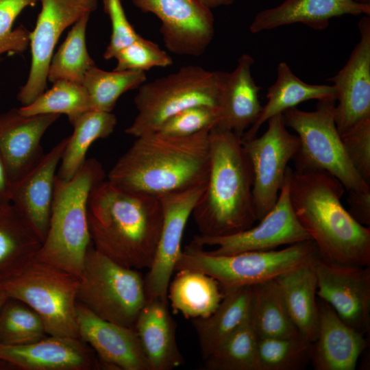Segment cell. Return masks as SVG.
Segmentation results:
<instances>
[{"label":"cell","instance_id":"cell-11","mask_svg":"<svg viewBox=\"0 0 370 370\" xmlns=\"http://www.w3.org/2000/svg\"><path fill=\"white\" fill-rule=\"evenodd\" d=\"M267 122L263 134L242 140L252 170L256 221H260L275 205L284 182L288 163L299 147L298 136L288 131L282 114L273 116Z\"/></svg>","mask_w":370,"mask_h":370},{"label":"cell","instance_id":"cell-48","mask_svg":"<svg viewBox=\"0 0 370 370\" xmlns=\"http://www.w3.org/2000/svg\"><path fill=\"white\" fill-rule=\"evenodd\" d=\"M355 1L361 3H370V0H355Z\"/></svg>","mask_w":370,"mask_h":370},{"label":"cell","instance_id":"cell-10","mask_svg":"<svg viewBox=\"0 0 370 370\" xmlns=\"http://www.w3.org/2000/svg\"><path fill=\"white\" fill-rule=\"evenodd\" d=\"M78 284L76 275L35 258L19 274L0 284V290L36 311L47 335L79 338Z\"/></svg>","mask_w":370,"mask_h":370},{"label":"cell","instance_id":"cell-27","mask_svg":"<svg viewBox=\"0 0 370 370\" xmlns=\"http://www.w3.org/2000/svg\"><path fill=\"white\" fill-rule=\"evenodd\" d=\"M222 291L223 298L210 316L192 319L203 358L250 317L251 286Z\"/></svg>","mask_w":370,"mask_h":370},{"label":"cell","instance_id":"cell-45","mask_svg":"<svg viewBox=\"0 0 370 370\" xmlns=\"http://www.w3.org/2000/svg\"><path fill=\"white\" fill-rule=\"evenodd\" d=\"M11 186L12 184L0 158V207L11 204Z\"/></svg>","mask_w":370,"mask_h":370},{"label":"cell","instance_id":"cell-38","mask_svg":"<svg viewBox=\"0 0 370 370\" xmlns=\"http://www.w3.org/2000/svg\"><path fill=\"white\" fill-rule=\"evenodd\" d=\"M47 336L40 315L25 303L8 297L0 310V344L20 345Z\"/></svg>","mask_w":370,"mask_h":370},{"label":"cell","instance_id":"cell-40","mask_svg":"<svg viewBox=\"0 0 370 370\" xmlns=\"http://www.w3.org/2000/svg\"><path fill=\"white\" fill-rule=\"evenodd\" d=\"M114 71H146L153 67H166L173 64L171 57L155 42L139 36L120 50L114 58Z\"/></svg>","mask_w":370,"mask_h":370},{"label":"cell","instance_id":"cell-34","mask_svg":"<svg viewBox=\"0 0 370 370\" xmlns=\"http://www.w3.org/2000/svg\"><path fill=\"white\" fill-rule=\"evenodd\" d=\"M143 71H106L96 65L86 73L82 85L88 95L91 110L112 112L119 98L146 82Z\"/></svg>","mask_w":370,"mask_h":370},{"label":"cell","instance_id":"cell-16","mask_svg":"<svg viewBox=\"0 0 370 370\" xmlns=\"http://www.w3.org/2000/svg\"><path fill=\"white\" fill-rule=\"evenodd\" d=\"M206 186V184L158 197L163 222L153 262L144 278L146 299L167 298L171 278L182 253L186 223Z\"/></svg>","mask_w":370,"mask_h":370},{"label":"cell","instance_id":"cell-17","mask_svg":"<svg viewBox=\"0 0 370 370\" xmlns=\"http://www.w3.org/2000/svg\"><path fill=\"white\" fill-rule=\"evenodd\" d=\"M360 40L344 66L329 78L335 90L334 119L342 136L370 120V16L358 23Z\"/></svg>","mask_w":370,"mask_h":370},{"label":"cell","instance_id":"cell-39","mask_svg":"<svg viewBox=\"0 0 370 370\" xmlns=\"http://www.w3.org/2000/svg\"><path fill=\"white\" fill-rule=\"evenodd\" d=\"M37 0H0V56L5 53L20 54L29 45L30 31L23 25L13 29V24L27 7Z\"/></svg>","mask_w":370,"mask_h":370},{"label":"cell","instance_id":"cell-42","mask_svg":"<svg viewBox=\"0 0 370 370\" xmlns=\"http://www.w3.org/2000/svg\"><path fill=\"white\" fill-rule=\"evenodd\" d=\"M103 10L111 24L110 41L103 53L105 60L114 58L122 49L140 36L128 21L121 0H102Z\"/></svg>","mask_w":370,"mask_h":370},{"label":"cell","instance_id":"cell-7","mask_svg":"<svg viewBox=\"0 0 370 370\" xmlns=\"http://www.w3.org/2000/svg\"><path fill=\"white\" fill-rule=\"evenodd\" d=\"M319 256L312 240L283 249L217 255L192 243L182 250L175 271L192 269L217 281L221 289L253 286L312 262Z\"/></svg>","mask_w":370,"mask_h":370},{"label":"cell","instance_id":"cell-47","mask_svg":"<svg viewBox=\"0 0 370 370\" xmlns=\"http://www.w3.org/2000/svg\"><path fill=\"white\" fill-rule=\"evenodd\" d=\"M8 298V296L1 290H0V310Z\"/></svg>","mask_w":370,"mask_h":370},{"label":"cell","instance_id":"cell-9","mask_svg":"<svg viewBox=\"0 0 370 370\" xmlns=\"http://www.w3.org/2000/svg\"><path fill=\"white\" fill-rule=\"evenodd\" d=\"M335 101H318L316 110L293 108L285 111L286 127L296 133L299 149L293 159L295 170L322 171L341 182L347 191H367L368 184L352 164L334 119Z\"/></svg>","mask_w":370,"mask_h":370},{"label":"cell","instance_id":"cell-25","mask_svg":"<svg viewBox=\"0 0 370 370\" xmlns=\"http://www.w3.org/2000/svg\"><path fill=\"white\" fill-rule=\"evenodd\" d=\"M254 58L243 53L231 73H226L218 106L219 121L216 128L230 131L242 137L258 118L262 110L259 100L260 88L251 74Z\"/></svg>","mask_w":370,"mask_h":370},{"label":"cell","instance_id":"cell-8","mask_svg":"<svg viewBox=\"0 0 370 370\" xmlns=\"http://www.w3.org/2000/svg\"><path fill=\"white\" fill-rule=\"evenodd\" d=\"M77 300L99 317L134 328L146 301L144 278L98 251L92 243L79 278Z\"/></svg>","mask_w":370,"mask_h":370},{"label":"cell","instance_id":"cell-36","mask_svg":"<svg viewBox=\"0 0 370 370\" xmlns=\"http://www.w3.org/2000/svg\"><path fill=\"white\" fill-rule=\"evenodd\" d=\"M18 110L25 116L64 114L72 124L91 108L88 95L82 84L60 80L53 83L49 90H45L31 103Z\"/></svg>","mask_w":370,"mask_h":370},{"label":"cell","instance_id":"cell-18","mask_svg":"<svg viewBox=\"0 0 370 370\" xmlns=\"http://www.w3.org/2000/svg\"><path fill=\"white\" fill-rule=\"evenodd\" d=\"M76 315L79 338L95 352L101 369L150 370L134 328L103 319L78 301Z\"/></svg>","mask_w":370,"mask_h":370},{"label":"cell","instance_id":"cell-19","mask_svg":"<svg viewBox=\"0 0 370 370\" xmlns=\"http://www.w3.org/2000/svg\"><path fill=\"white\" fill-rule=\"evenodd\" d=\"M0 360L20 370L101 369L95 352L79 338L47 335L25 345L0 344Z\"/></svg>","mask_w":370,"mask_h":370},{"label":"cell","instance_id":"cell-35","mask_svg":"<svg viewBox=\"0 0 370 370\" xmlns=\"http://www.w3.org/2000/svg\"><path fill=\"white\" fill-rule=\"evenodd\" d=\"M204 360L208 370H258V338L249 318Z\"/></svg>","mask_w":370,"mask_h":370},{"label":"cell","instance_id":"cell-46","mask_svg":"<svg viewBox=\"0 0 370 370\" xmlns=\"http://www.w3.org/2000/svg\"><path fill=\"white\" fill-rule=\"evenodd\" d=\"M201 4L212 10L220 6L229 5L234 3L235 0H197Z\"/></svg>","mask_w":370,"mask_h":370},{"label":"cell","instance_id":"cell-37","mask_svg":"<svg viewBox=\"0 0 370 370\" xmlns=\"http://www.w3.org/2000/svg\"><path fill=\"white\" fill-rule=\"evenodd\" d=\"M312 345L300 334L258 338V370H303L310 363Z\"/></svg>","mask_w":370,"mask_h":370},{"label":"cell","instance_id":"cell-4","mask_svg":"<svg viewBox=\"0 0 370 370\" xmlns=\"http://www.w3.org/2000/svg\"><path fill=\"white\" fill-rule=\"evenodd\" d=\"M252 185V170L241 137L212 129L206 186L191 214L199 234L223 236L252 227L256 221Z\"/></svg>","mask_w":370,"mask_h":370},{"label":"cell","instance_id":"cell-33","mask_svg":"<svg viewBox=\"0 0 370 370\" xmlns=\"http://www.w3.org/2000/svg\"><path fill=\"white\" fill-rule=\"evenodd\" d=\"M90 15L84 14L73 24L64 41L53 54L47 73V80L51 83L67 80L82 84L86 72L95 66L86 40Z\"/></svg>","mask_w":370,"mask_h":370},{"label":"cell","instance_id":"cell-12","mask_svg":"<svg viewBox=\"0 0 370 370\" xmlns=\"http://www.w3.org/2000/svg\"><path fill=\"white\" fill-rule=\"evenodd\" d=\"M293 170L288 166L282 187L273 208L259 223L247 230L223 236L195 235L192 243L214 246L212 254L231 255L245 251H268L279 246L311 240L297 218L290 199L289 186Z\"/></svg>","mask_w":370,"mask_h":370},{"label":"cell","instance_id":"cell-26","mask_svg":"<svg viewBox=\"0 0 370 370\" xmlns=\"http://www.w3.org/2000/svg\"><path fill=\"white\" fill-rule=\"evenodd\" d=\"M266 97L267 101L262 107L258 118L244 133L242 140L256 136L261 126L269 119L282 114L302 102L309 100L335 101V90L332 85L304 82L295 75L286 62H282L278 66L276 80L269 87Z\"/></svg>","mask_w":370,"mask_h":370},{"label":"cell","instance_id":"cell-13","mask_svg":"<svg viewBox=\"0 0 370 370\" xmlns=\"http://www.w3.org/2000/svg\"><path fill=\"white\" fill-rule=\"evenodd\" d=\"M98 2L41 0V10L29 36L32 62L29 75L17 95L21 104L29 105L45 90L50 61L62 33L82 16L97 10Z\"/></svg>","mask_w":370,"mask_h":370},{"label":"cell","instance_id":"cell-29","mask_svg":"<svg viewBox=\"0 0 370 370\" xmlns=\"http://www.w3.org/2000/svg\"><path fill=\"white\" fill-rule=\"evenodd\" d=\"M41 244L12 204L0 207V284L19 274Z\"/></svg>","mask_w":370,"mask_h":370},{"label":"cell","instance_id":"cell-31","mask_svg":"<svg viewBox=\"0 0 370 370\" xmlns=\"http://www.w3.org/2000/svg\"><path fill=\"white\" fill-rule=\"evenodd\" d=\"M116 123V117L112 112L90 110L80 115L72 123L73 132L68 136L56 176L64 181L70 180L86 161L90 146L110 135Z\"/></svg>","mask_w":370,"mask_h":370},{"label":"cell","instance_id":"cell-1","mask_svg":"<svg viewBox=\"0 0 370 370\" xmlns=\"http://www.w3.org/2000/svg\"><path fill=\"white\" fill-rule=\"evenodd\" d=\"M210 132L188 136L154 132L136 137L110 169L108 181L126 193L158 197L205 184Z\"/></svg>","mask_w":370,"mask_h":370},{"label":"cell","instance_id":"cell-6","mask_svg":"<svg viewBox=\"0 0 370 370\" xmlns=\"http://www.w3.org/2000/svg\"><path fill=\"white\" fill-rule=\"evenodd\" d=\"M226 73L189 65L145 82L134 97L137 114L125 132L135 138L156 132L171 116L186 108H218Z\"/></svg>","mask_w":370,"mask_h":370},{"label":"cell","instance_id":"cell-32","mask_svg":"<svg viewBox=\"0 0 370 370\" xmlns=\"http://www.w3.org/2000/svg\"><path fill=\"white\" fill-rule=\"evenodd\" d=\"M251 287L249 319L258 338L288 337L299 334L288 314L276 278Z\"/></svg>","mask_w":370,"mask_h":370},{"label":"cell","instance_id":"cell-22","mask_svg":"<svg viewBox=\"0 0 370 370\" xmlns=\"http://www.w3.org/2000/svg\"><path fill=\"white\" fill-rule=\"evenodd\" d=\"M319 324L310 363L315 370H354L368 346L366 336L345 323L317 297Z\"/></svg>","mask_w":370,"mask_h":370},{"label":"cell","instance_id":"cell-43","mask_svg":"<svg viewBox=\"0 0 370 370\" xmlns=\"http://www.w3.org/2000/svg\"><path fill=\"white\" fill-rule=\"evenodd\" d=\"M341 137L352 164L370 185V120L358 124Z\"/></svg>","mask_w":370,"mask_h":370},{"label":"cell","instance_id":"cell-41","mask_svg":"<svg viewBox=\"0 0 370 370\" xmlns=\"http://www.w3.org/2000/svg\"><path fill=\"white\" fill-rule=\"evenodd\" d=\"M219 121L217 108L193 106L183 110L165 121L156 132L173 136H188L216 127Z\"/></svg>","mask_w":370,"mask_h":370},{"label":"cell","instance_id":"cell-30","mask_svg":"<svg viewBox=\"0 0 370 370\" xmlns=\"http://www.w3.org/2000/svg\"><path fill=\"white\" fill-rule=\"evenodd\" d=\"M223 296L216 280L192 269L177 271L167 291V298L173 308L191 319L210 316L219 306Z\"/></svg>","mask_w":370,"mask_h":370},{"label":"cell","instance_id":"cell-14","mask_svg":"<svg viewBox=\"0 0 370 370\" xmlns=\"http://www.w3.org/2000/svg\"><path fill=\"white\" fill-rule=\"evenodd\" d=\"M143 13L154 14L161 22L160 32L171 53L198 57L214 36L212 10L197 0H131Z\"/></svg>","mask_w":370,"mask_h":370},{"label":"cell","instance_id":"cell-28","mask_svg":"<svg viewBox=\"0 0 370 370\" xmlns=\"http://www.w3.org/2000/svg\"><path fill=\"white\" fill-rule=\"evenodd\" d=\"M313 261L276 278L297 331L312 343L316 339L319 324L317 284Z\"/></svg>","mask_w":370,"mask_h":370},{"label":"cell","instance_id":"cell-21","mask_svg":"<svg viewBox=\"0 0 370 370\" xmlns=\"http://www.w3.org/2000/svg\"><path fill=\"white\" fill-rule=\"evenodd\" d=\"M68 138L59 142L32 169L11 186V204L41 243L47 233L56 171Z\"/></svg>","mask_w":370,"mask_h":370},{"label":"cell","instance_id":"cell-23","mask_svg":"<svg viewBox=\"0 0 370 370\" xmlns=\"http://www.w3.org/2000/svg\"><path fill=\"white\" fill-rule=\"evenodd\" d=\"M347 14L370 16V3L355 0H284L275 7L257 13L249 31L257 34L294 23L323 30L332 18Z\"/></svg>","mask_w":370,"mask_h":370},{"label":"cell","instance_id":"cell-2","mask_svg":"<svg viewBox=\"0 0 370 370\" xmlns=\"http://www.w3.org/2000/svg\"><path fill=\"white\" fill-rule=\"evenodd\" d=\"M88 219L95 249L127 268L150 267L163 222L158 197L126 193L103 180L90 194Z\"/></svg>","mask_w":370,"mask_h":370},{"label":"cell","instance_id":"cell-24","mask_svg":"<svg viewBox=\"0 0 370 370\" xmlns=\"http://www.w3.org/2000/svg\"><path fill=\"white\" fill-rule=\"evenodd\" d=\"M169 304L168 298L146 299L135 322L134 330L150 370H171L184 362Z\"/></svg>","mask_w":370,"mask_h":370},{"label":"cell","instance_id":"cell-15","mask_svg":"<svg viewBox=\"0 0 370 370\" xmlns=\"http://www.w3.org/2000/svg\"><path fill=\"white\" fill-rule=\"evenodd\" d=\"M317 297L348 325L367 335L370 330L369 266L343 264L319 256L312 262Z\"/></svg>","mask_w":370,"mask_h":370},{"label":"cell","instance_id":"cell-5","mask_svg":"<svg viewBox=\"0 0 370 370\" xmlns=\"http://www.w3.org/2000/svg\"><path fill=\"white\" fill-rule=\"evenodd\" d=\"M104 177L101 164L95 158L86 160L69 181L56 176L49 227L36 259L79 278L91 244L88 201L92 190Z\"/></svg>","mask_w":370,"mask_h":370},{"label":"cell","instance_id":"cell-44","mask_svg":"<svg viewBox=\"0 0 370 370\" xmlns=\"http://www.w3.org/2000/svg\"><path fill=\"white\" fill-rule=\"evenodd\" d=\"M347 211L362 225H370V190L367 191H348Z\"/></svg>","mask_w":370,"mask_h":370},{"label":"cell","instance_id":"cell-20","mask_svg":"<svg viewBox=\"0 0 370 370\" xmlns=\"http://www.w3.org/2000/svg\"><path fill=\"white\" fill-rule=\"evenodd\" d=\"M60 116H25L18 108L0 114V158L11 184L27 174L42 158L41 139Z\"/></svg>","mask_w":370,"mask_h":370},{"label":"cell","instance_id":"cell-3","mask_svg":"<svg viewBox=\"0 0 370 370\" xmlns=\"http://www.w3.org/2000/svg\"><path fill=\"white\" fill-rule=\"evenodd\" d=\"M345 188L325 171H293L289 194L297 218L325 260L369 266L370 228L342 204Z\"/></svg>","mask_w":370,"mask_h":370}]
</instances>
